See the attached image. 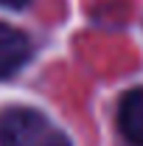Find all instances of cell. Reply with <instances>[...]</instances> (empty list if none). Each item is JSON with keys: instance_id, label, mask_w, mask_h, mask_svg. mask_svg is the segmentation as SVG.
<instances>
[{"instance_id": "cell-1", "label": "cell", "mask_w": 143, "mask_h": 146, "mask_svg": "<svg viewBox=\"0 0 143 146\" xmlns=\"http://www.w3.org/2000/svg\"><path fill=\"white\" fill-rule=\"evenodd\" d=\"M0 146H70L68 135L31 107L0 112Z\"/></svg>"}, {"instance_id": "cell-2", "label": "cell", "mask_w": 143, "mask_h": 146, "mask_svg": "<svg viewBox=\"0 0 143 146\" xmlns=\"http://www.w3.org/2000/svg\"><path fill=\"white\" fill-rule=\"evenodd\" d=\"M28 59H31V39L23 31L0 23V79H9L23 70Z\"/></svg>"}, {"instance_id": "cell-3", "label": "cell", "mask_w": 143, "mask_h": 146, "mask_svg": "<svg viewBox=\"0 0 143 146\" xmlns=\"http://www.w3.org/2000/svg\"><path fill=\"white\" fill-rule=\"evenodd\" d=\"M118 129L132 146H143V87L129 90L118 107Z\"/></svg>"}, {"instance_id": "cell-4", "label": "cell", "mask_w": 143, "mask_h": 146, "mask_svg": "<svg viewBox=\"0 0 143 146\" xmlns=\"http://www.w3.org/2000/svg\"><path fill=\"white\" fill-rule=\"evenodd\" d=\"M0 6H6V9H23V6H28V0H0Z\"/></svg>"}]
</instances>
